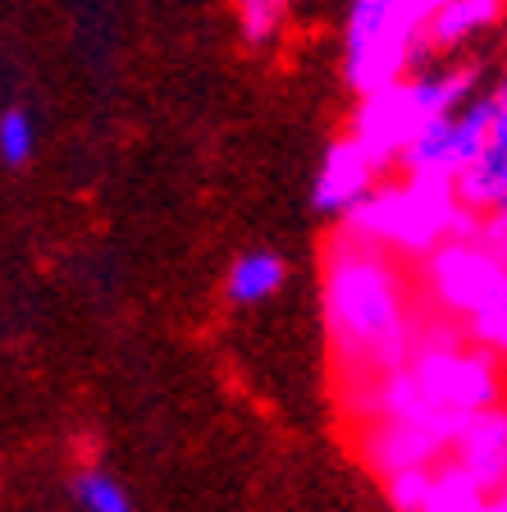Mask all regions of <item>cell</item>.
<instances>
[{"mask_svg": "<svg viewBox=\"0 0 507 512\" xmlns=\"http://www.w3.org/2000/svg\"><path fill=\"white\" fill-rule=\"evenodd\" d=\"M325 320L334 357L352 380H375L412 357V311H407V284L380 243L343 234L329 243L325 256Z\"/></svg>", "mask_w": 507, "mask_h": 512, "instance_id": "6da1fadb", "label": "cell"}, {"mask_svg": "<svg viewBox=\"0 0 507 512\" xmlns=\"http://www.w3.org/2000/svg\"><path fill=\"white\" fill-rule=\"evenodd\" d=\"M498 403V362L494 352L434 334L416 343L412 357L366 384V416H393L430 430L439 444L453 448L457 430L476 412Z\"/></svg>", "mask_w": 507, "mask_h": 512, "instance_id": "7a4b0ae2", "label": "cell"}, {"mask_svg": "<svg viewBox=\"0 0 507 512\" xmlns=\"http://www.w3.org/2000/svg\"><path fill=\"white\" fill-rule=\"evenodd\" d=\"M476 211L457 197V174L439 170H407V183L398 188H370L348 211V229L384 252L425 256L444 238L476 234Z\"/></svg>", "mask_w": 507, "mask_h": 512, "instance_id": "3957f363", "label": "cell"}, {"mask_svg": "<svg viewBox=\"0 0 507 512\" xmlns=\"http://www.w3.org/2000/svg\"><path fill=\"white\" fill-rule=\"evenodd\" d=\"M430 14L434 0H352L348 51H343V74L352 92H375L407 74V64L421 55Z\"/></svg>", "mask_w": 507, "mask_h": 512, "instance_id": "277c9868", "label": "cell"}, {"mask_svg": "<svg viewBox=\"0 0 507 512\" xmlns=\"http://www.w3.org/2000/svg\"><path fill=\"white\" fill-rule=\"evenodd\" d=\"M507 279V261L498 252H489L476 234L471 238H444L439 247L425 252V284L430 298L453 316H471L480 311Z\"/></svg>", "mask_w": 507, "mask_h": 512, "instance_id": "5b68a950", "label": "cell"}, {"mask_svg": "<svg viewBox=\"0 0 507 512\" xmlns=\"http://www.w3.org/2000/svg\"><path fill=\"white\" fill-rule=\"evenodd\" d=\"M425 124L421 96H416V83L407 78H393V83L375 87V92H361V110L357 124H352V138L375 156V165H389V160L402 156V147L412 142V133Z\"/></svg>", "mask_w": 507, "mask_h": 512, "instance_id": "8992f818", "label": "cell"}, {"mask_svg": "<svg viewBox=\"0 0 507 512\" xmlns=\"http://www.w3.org/2000/svg\"><path fill=\"white\" fill-rule=\"evenodd\" d=\"M448 453V444L412 421H393V416H370L366 435H361V458L380 476H393L402 467H434Z\"/></svg>", "mask_w": 507, "mask_h": 512, "instance_id": "52a82bcc", "label": "cell"}, {"mask_svg": "<svg viewBox=\"0 0 507 512\" xmlns=\"http://www.w3.org/2000/svg\"><path fill=\"white\" fill-rule=\"evenodd\" d=\"M453 462L476 480L480 490L498 494L507 480V412L503 407H485L457 430L453 439Z\"/></svg>", "mask_w": 507, "mask_h": 512, "instance_id": "ba28073f", "label": "cell"}, {"mask_svg": "<svg viewBox=\"0 0 507 512\" xmlns=\"http://www.w3.org/2000/svg\"><path fill=\"white\" fill-rule=\"evenodd\" d=\"M375 174H380V165H375V156H370L357 138L334 142V147L325 151V160H320V174H316V211L348 215L352 206L375 188Z\"/></svg>", "mask_w": 507, "mask_h": 512, "instance_id": "9c48e42d", "label": "cell"}, {"mask_svg": "<svg viewBox=\"0 0 507 512\" xmlns=\"http://www.w3.org/2000/svg\"><path fill=\"white\" fill-rule=\"evenodd\" d=\"M288 279V266H284V256L275 252H247L233 261L229 270V302L233 307H256V302H270L284 288Z\"/></svg>", "mask_w": 507, "mask_h": 512, "instance_id": "30bf717a", "label": "cell"}, {"mask_svg": "<svg viewBox=\"0 0 507 512\" xmlns=\"http://www.w3.org/2000/svg\"><path fill=\"white\" fill-rule=\"evenodd\" d=\"M498 10H503V0H444V5L430 14V23H425V37H430L434 46H457V42H466L471 32L489 28V23L498 19Z\"/></svg>", "mask_w": 507, "mask_h": 512, "instance_id": "8fae6325", "label": "cell"}, {"mask_svg": "<svg viewBox=\"0 0 507 512\" xmlns=\"http://www.w3.org/2000/svg\"><path fill=\"white\" fill-rule=\"evenodd\" d=\"M421 512H494V499H489V490H480L457 462H448V467L434 471L430 499H425Z\"/></svg>", "mask_w": 507, "mask_h": 512, "instance_id": "7c38bea8", "label": "cell"}, {"mask_svg": "<svg viewBox=\"0 0 507 512\" xmlns=\"http://www.w3.org/2000/svg\"><path fill=\"white\" fill-rule=\"evenodd\" d=\"M74 499L83 512H133L124 485H119L110 471H96V467H87L74 476Z\"/></svg>", "mask_w": 507, "mask_h": 512, "instance_id": "4fadbf2b", "label": "cell"}, {"mask_svg": "<svg viewBox=\"0 0 507 512\" xmlns=\"http://www.w3.org/2000/svg\"><path fill=\"white\" fill-rule=\"evenodd\" d=\"M466 334H471V343L494 352V357H507V279L485 307L466 316Z\"/></svg>", "mask_w": 507, "mask_h": 512, "instance_id": "5bb4252c", "label": "cell"}, {"mask_svg": "<svg viewBox=\"0 0 507 512\" xmlns=\"http://www.w3.org/2000/svg\"><path fill=\"white\" fill-rule=\"evenodd\" d=\"M288 0H238V28H243L247 46H265L284 28Z\"/></svg>", "mask_w": 507, "mask_h": 512, "instance_id": "9a60e30c", "label": "cell"}, {"mask_svg": "<svg viewBox=\"0 0 507 512\" xmlns=\"http://www.w3.org/2000/svg\"><path fill=\"white\" fill-rule=\"evenodd\" d=\"M430 480H434V467H402L393 476H384V494L398 512H421L425 499H430Z\"/></svg>", "mask_w": 507, "mask_h": 512, "instance_id": "2e32d148", "label": "cell"}, {"mask_svg": "<svg viewBox=\"0 0 507 512\" xmlns=\"http://www.w3.org/2000/svg\"><path fill=\"white\" fill-rule=\"evenodd\" d=\"M32 151H37V128H32V119L23 115V110H5L0 115V160L5 165H28Z\"/></svg>", "mask_w": 507, "mask_h": 512, "instance_id": "e0dca14e", "label": "cell"}, {"mask_svg": "<svg viewBox=\"0 0 507 512\" xmlns=\"http://www.w3.org/2000/svg\"><path fill=\"white\" fill-rule=\"evenodd\" d=\"M476 238L489 247V252H498L507 261V202H498V206H489L485 211V220L476 224Z\"/></svg>", "mask_w": 507, "mask_h": 512, "instance_id": "ac0fdd59", "label": "cell"}, {"mask_svg": "<svg viewBox=\"0 0 507 512\" xmlns=\"http://www.w3.org/2000/svg\"><path fill=\"white\" fill-rule=\"evenodd\" d=\"M498 508L507 512V480H503V490H498Z\"/></svg>", "mask_w": 507, "mask_h": 512, "instance_id": "d6986e66", "label": "cell"}, {"mask_svg": "<svg viewBox=\"0 0 507 512\" xmlns=\"http://www.w3.org/2000/svg\"><path fill=\"white\" fill-rule=\"evenodd\" d=\"M439 5H444V0H434V10H439Z\"/></svg>", "mask_w": 507, "mask_h": 512, "instance_id": "ffe728a7", "label": "cell"}, {"mask_svg": "<svg viewBox=\"0 0 507 512\" xmlns=\"http://www.w3.org/2000/svg\"><path fill=\"white\" fill-rule=\"evenodd\" d=\"M494 512H503V508H498V499H494Z\"/></svg>", "mask_w": 507, "mask_h": 512, "instance_id": "44dd1931", "label": "cell"}, {"mask_svg": "<svg viewBox=\"0 0 507 512\" xmlns=\"http://www.w3.org/2000/svg\"><path fill=\"white\" fill-rule=\"evenodd\" d=\"M503 412H507V407H503Z\"/></svg>", "mask_w": 507, "mask_h": 512, "instance_id": "7402d4cb", "label": "cell"}]
</instances>
